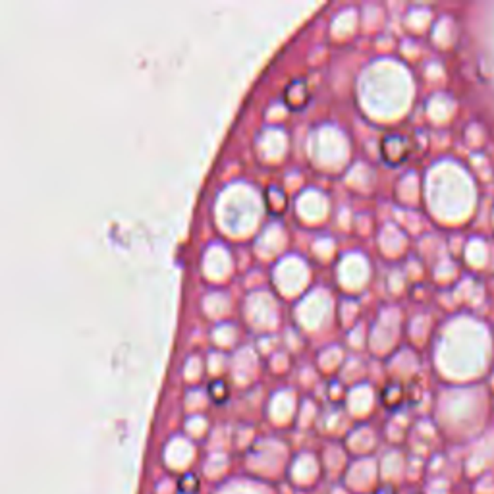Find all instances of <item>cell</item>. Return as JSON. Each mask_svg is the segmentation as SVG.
Here are the masks:
<instances>
[{
  "label": "cell",
  "instance_id": "cell-1",
  "mask_svg": "<svg viewBox=\"0 0 494 494\" xmlns=\"http://www.w3.org/2000/svg\"><path fill=\"white\" fill-rule=\"evenodd\" d=\"M380 152H382L384 162H388L390 167L402 164L410 159L411 155L410 137L403 136V134H388L380 141Z\"/></svg>",
  "mask_w": 494,
  "mask_h": 494
},
{
  "label": "cell",
  "instance_id": "cell-2",
  "mask_svg": "<svg viewBox=\"0 0 494 494\" xmlns=\"http://www.w3.org/2000/svg\"><path fill=\"white\" fill-rule=\"evenodd\" d=\"M309 87H307V82L305 79H294L292 84L286 87L284 91V100L288 103V107H292L294 110H299L307 105L309 100Z\"/></svg>",
  "mask_w": 494,
  "mask_h": 494
},
{
  "label": "cell",
  "instance_id": "cell-3",
  "mask_svg": "<svg viewBox=\"0 0 494 494\" xmlns=\"http://www.w3.org/2000/svg\"><path fill=\"white\" fill-rule=\"evenodd\" d=\"M380 400H382V405L388 410H398L405 400V388L400 382H390V384L382 388Z\"/></svg>",
  "mask_w": 494,
  "mask_h": 494
},
{
  "label": "cell",
  "instance_id": "cell-4",
  "mask_svg": "<svg viewBox=\"0 0 494 494\" xmlns=\"http://www.w3.org/2000/svg\"><path fill=\"white\" fill-rule=\"evenodd\" d=\"M265 197H266V207H268V211H273V213L280 214L282 211L286 209V205H288L286 193H284L280 188H276V186L266 188Z\"/></svg>",
  "mask_w": 494,
  "mask_h": 494
},
{
  "label": "cell",
  "instance_id": "cell-5",
  "mask_svg": "<svg viewBox=\"0 0 494 494\" xmlns=\"http://www.w3.org/2000/svg\"><path fill=\"white\" fill-rule=\"evenodd\" d=\"M199 488H201V479L195 473H186L178 481V490L182 494H197Z\"/></svg>",
  "mask_w": 494,
  "mask_h": 494
},
{
  "label": "cell",
  "instance_id": "cell-6",
  "mask_svg": "<svg viewBox=\"0 0 494 494\" xmlns=\"http://www.w3.org/2000/svg\"><path fill=\"white\" fill-rule=\"evenodd\" d=\"M228 386H226L224 380H214V382H211L209 396H211V400H213L214 403H224L228 400Z\"/></svg>",
  "mask_w": 494,
  "mask_h": 494
},
{
  "label": "cell",
  "instance_id": "cell-7",
  "mask_svg": "<svg viewBox=\"0 0 494 494\" xmlns=\"http://www.w3.org/2000/svg\"><path fill=\"white\" fill-rule=\"evenodd\" d=\"M372 494H398L396 488L392 485H382V487H377L372 490Z\"/></svg>",
  "mask_w": 494,
  "mask_h": 494
}]
</instances>
